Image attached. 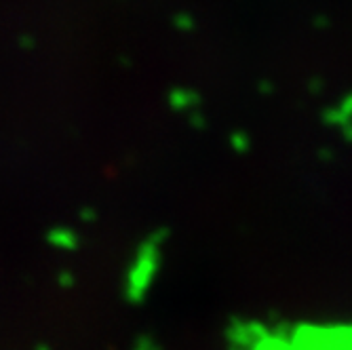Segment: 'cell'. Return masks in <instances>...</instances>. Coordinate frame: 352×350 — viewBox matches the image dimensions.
Masks as SVG:
<instances>
[{"label": "cell", "mask_w": 352, "mask_h": 350, "mask_svg": "<svg viewBox=\"0 0 352 350\" xmlns=\"http://www.w3.org/2000/svg\"><path fill=\"white\" fill-rule=\"evenodd\" d=\"M34 350H53V348H51V346H47V344H38Z\"/></svg>", "instance_id": "cell-1"}]
</instances>
